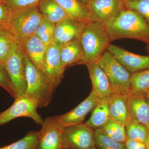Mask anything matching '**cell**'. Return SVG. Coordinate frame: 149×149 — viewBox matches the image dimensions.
<instances>
[{
    "instance_id": "obj_1",
    "label": "cell",
    "mask_w": 149,
    "mask_h": 149,
    "mask_svg": "<svg viewBox=\"0 0 149 149\" xmlns=\"http://www.w3.org/2000/svg\"><path fill=\"white\" fill-rule=\"evenodd\" d=\"M104 25L111 42L129 38L143 42L149 47V23L135 11L125 9Z\"/></svg>"
},
{
    "instance_id": "obj_2",
    "label": "cell",
    "mask_w": 149,
    "mask_h": 149,
    "mask_svg": "<svg viewBox=\"0 0 149 149\" xmlns=\"http://www.w3.org/2000/svg\"><path fill=\"white\" fill-rule=\"evenodd\" d=\"M80 40L84 55L80 64L85 65L97 62L111 42L104 25L98 21L86 23Z\"/></svg>"
},
{
    "instance_id": "obj_3",
    "label": "cell",
    "mask_w": 149,
    "mask_h": 149,
    "mask_svg": "<svg viewBox=\"0 0 149 149\" xmlns=\"http://www.w3.org/2000/svg\"><path fill=\"white\" fill-rule=\"evenodd\" d=\"M24 60L27 81L25 95L35 102L38 108L47 107L52 100L56 88L44 72L24 54Z\"/></svg>"
},
{
    "instance_id": "obj_4",
    "label": "cell",
    "mask_w": 149,
    "mask_h": 149,
    "mask_svg": "<svg viewBox=\"0 0 149 149\" xmlns=\"http://www.w3.org/2000/svg\"><path fill=\"white\" fill-rule=\"evenodd\" d=\"M97 63L106 74L114 93L130 94L132 73L123 66L110 53L106 51Z\"/></svg>"
},
{
    "instance_id": "obj_5",
    "label": "cell",
    "mask_w": 149,
    "mask_h": 149,
    "mask_svg": "<svg viewBox=\"0 0 149 149\" xmlns=\"http://www.w3.org/2000/svg\"><path fill=\"white\" fill-rule=\"evenodd\" d=\"M42 19L38 7L11 12L8 30L19 41L34 34Z\"/></svg>"
},
{
    "instance_id": "obj_6",
    "label": "cell",
    "mask_w": 149,
    "mask_h": 149,
    "mask_svg": "<svg viewBox=\"0 0 149 149\" xmlns=\"http://www.w3.org/2000/svg\"><path fill=\"white\" fill-rule=\"evenodd\" d=\"M24 56L18 41L3 64L16 94L15 98L25 95L27 89Z\"/></svg>"
},
{
    "instance_id": "obj_7",
    "label": "cell",
    "mask_w": 149,
    "mask_h": 149,
    "mask_svg": "<svg viewBox=\"0 0 149 149\" xmlns=\"http://www.w3.org/2000/svg\"><path fill=\"white\" fill-rule=\"evenodd\" d=\"M37 108V104L25 95L17 97L11 106L0 113V125L21 117L31 118L35 123L41 125L44 120L38 113Z\"/></svg>"
},
{
    "instance_id": "obj_8",
    "label": "cell",
    "mask_w": 149,
    "mask_h": 149,
    "mask_svg": "<svg viewBox=\"0 0 149 149\" xmlns=\"http://www.w3.org/2000/svg\"><path fill=\"white\" fill-rule=\"evenodd\" d=\"M95 132L83 123L63 128V148L69 149H90L95 146Z\"/></svg>"
},
{
    "instance_id": "obj_9",
    "label": "cell",
    "mask_w": 149,
    "mask_h": 149,
    "mask_svg": "<svg viewBox=\"0 0 149 149\" xmlns=\"http://www.w3.org/2000/svg\"><path fill=\"white\" fill-rule=\"evenodd\" d=\"M94 21L104 24L111 21L126 9L123 0H87L85 3Z\"/></svg>"
},
{
    "instance_id": "obj_10",
    "label": "cell",
    "mask_w": 149,
    "mask_h": 149,
    "mask_svg": "<svg viewBox=\"0 0 149 149\" xmlns=\"http://www.w3.org/2000/svg\"><path fill=\"white\" fill-rule=\"evenodd\" d=\"M38 132L39 141L36 149H62L63 128L57 121L55 116L44 120Z\"/></svg>"
},
{
    "instance_id": "obj_11",
    "label": "cell",
    "mask_w": 149,
    "mask_h": 149,
    "mask_svg": "<svg viewBox=\"0 0 149 149\" xmlns=\"http://www.w3.org/2000/svg\"><path fill=\"white\" fill-rule=\"evenodd\" d=\"M100 99L93 90L83 102L68 112L55 116L56 120L63 128L82 123L85 116L93 111Z\"/></svg>"
},
{
    "instance_id": "obj_12",
    "label": "cell",
    "mask_w": 149,
    "mask_h": 149,
    "mask_svg": "<svg viewBox=\"0 0 149 149\" xmlns=\"http://www.w3.org/2000/svg\"><path fill=\"white\" fill-rule=\"evenodd\" d=\"M107 51L131 73L149 68V55L137 54L110 44Z\"/></svg>"
},
{
    "instance_id": "obj_13",
    "label": "cell",
    "mask_w": 149,
    "mask_h": 149,
    "mask_svg": "<svg viewBox=\"0 0 149 149\" xmlns=\"http://www.w3.org/2000/svg\"><path fill=\"white\" fill-rule=\"evenodd\" d=\"M60 46L53 42L47 47L44 72L56 88L63 77L65 70L62 66Z\"/></svg>"
},
{
    "instance_id": "obj_14",
    "label": "cell",
    "mask_w": 149,
    "mask_h": 149,
    "mask_svg": "<svg viewBox=\"0 0 149 149\" xmlns=\"http://www.w3.org/2000/svg\"><path fill=\"white\" fill-rule=\"evenodd\" d=\"M87 23L67 18L55 25L53 42L61 47L73 40L80 39Z\"/></svg>"
},
{
    "instance_id": "obj_15",
    "label": "cell",
    "mask_w": 149,
    "mask_h": 149,
    "mask_svg": "<svg viewBox=\"0 0 149 149\" xmlns=\"http://www.w3.org/2000/svg\"><path fill=\"white\" fill-rule=\"evenodd\" d=\"M24 54L35 66L44 72L47 47L35 34L19 40Z\"/></svg>"
},
{
    "instance_id": "obj_16",
    "label": "cell",
    "mask_w": 149,
    "mask_h": 149,
    "mask_svg": "<svg viewBox=\"0 0 149 149\" xmlns=\"http://www.w3.org/2000/svg\"><path fill=\"white\" fill-rule=\"evenodd\" d=\"M89 72L92 87L100 99H107L114 93L106 74L97 63L86 65Z\"/></svg>"
},
{
    "instance_id": "obj_17",
    "label": "cell",
    "mask_w": 149,
    "mask_h": 149,
    "mask_svg": "<svg viewBox=\"0 0 149 149\" xmlns=\"http://www.w3.org/2000/svg\"><path fill=\"white\" fill-rule=\"evenodd\" d=\"M128 107L130 119L149 127V100L145 95L129 94Z\"/></svg>"
},
{
    "instance_id": "obj_18",
    "label": "cell",
    "mask_w": 149,
    "mask_h": 149,
    "mask_svg": "<svg viewBox=\"0 0 149 149\" xmlns=\"http://www.w3.org/2000/svg\"><path fill=\"white\" fill-rule=\"evenodd\" d=\"M128 95L113 93L107 99L110 117L124 125L130 119Z\"/></svg>"
},
{
    "instance_id": "obj_19",
    "label": "cell",
    "mask_w": 149,
    "mask_h": 149,
    "mask_svg": "<svg viewBox=\"0 0 149 149\" xmlns=\"http://www.w3.org/2000/svg\"><path fill=\"white\" fill-rule=\"evenodd\" d=\"M66 13L68 18L85 23L94 21L84 3L79 0H55Z\"/></svg>"
},
{
    "instance_id": "obj_20",
    "label": "cell",
    "mask_w": 149,
    "mask_h": 149,
    "mask_svg": "<svg viewBox=\"0 0 149 149\" xmlns=\"http://www.w3.org/2000/svg\"><path fill=\"white\" fill-rule=\"evenodd\" d=\"M60 55L62 67L65 68L73 64H80L84 55L80 39L73 40L60 47Z\"/></svg>"
},
{
    "instance_id": "obj_21",
    "label": "cell",
    "mask_w": 149,
    "mask_h": 149,
    "mask_svg": "<svg viewBox=\"0 0 149 149\" xmlns=\"http://www.w3.org/2000/svg\"><path fill=\"white\" fill-rule=\"evenodd\" d=\"M38 8L43 18L55 25L69 18L64 10L55 0H41Z\"/></svg>"
},
{
    "instance_id": "obj_22",
    "label": "cell",
    "mask_w": 149,
    "mask_h": 149,
    "mask_svg": "<svg viewBox=\"0 0 149 149\" xmlns=\"http://www.w3.org/2000/svg\"><path fill=\"white\" fill-rule=\"evenodd\" d=\"M107 99H100L93 110L91 117L85 124L92 129H98L105 124L110 118Z\"/></svg>"
},
{
    "instance_id": "obj_23",
    "label": "cell",
    "mask_w": 149,
    "mask_h": 149,
    "mask_svg": "<svg viewBox=\"0 0 149 149\" xmlns=\"http://www.w3.org/2000/svg\"><path fill=\"white\" fill-rule=\"evenodd\" d=\"M130 94L145 95L149 90V68L132 73Z\"/></svg>"
},
{
    "instance_id": "obj_24",
    "label": "cell",
    "mask_w": 149,
    "mask_h": 149,
    "mask_svg": "<svg viewBox=\"0 0 149 149\" xmlns=\"http://www.w3.org/2000/svg\"><path fill=\"white\" fill-rule=\"evenodd\" d=\"M100 129L107 137L116 142L124 143L127 139L125 125L111 118Z\"/></svg>"
},
{
    "instance_id": "obj_25",
    "label": "cell",
    "mask_w": 149,
    "mask_h": 149,
    "mask_svg": "<svg viewBox=\"0 0 149 149\" xmlns=\"http://www.w3.org/2000/svg\"><path fill=\"white\" fill-rule=\"evenodd\" d=\"M127 139L146 143L149 135L148 128L145 125L130 119L125 125Z\"/></svg>"
},
{
    "instance_id": "obj_26",
    "label": "cell",
    "mask_w": 149,
    "mask_h": 149,
    "mask_svg": "<svg viewBox=\"0 0 149 149\" xmlns=\"http://www.w3.org/2000/svg\"><path fill=\"white\" fill-rule=\"evenodd\" d=\"M18 41L8 29H0V63H4Z\"/></svg>"
},
{
    "instance_id": "obj_27",
    "label": "cell",
    "mask_w": 149,
    "mask_h": 149,
    "mask_svg": "<svg viewBox=\"0 0 149 149\" xmlns=\"http://www.w3.org/2000/svg\"><path fill=\"white\" fill-rule=\"evenodd\" d=\"M38 141V132L30 131L22 139L0 149H36Z\"/></svg>"
},
{
    "instance_id": "obj_28",
    "label": "cell",
    "mask_w": 149,
    "mask_h": 149,
    "mask_svg": "<svg viewBox=\"0 0 149 149\" xmlns=\"http://www.w3.org/2000/svg\"><path fill=\"white\" fill-rule=\"evenodd\" d=\"M55 29V24L43 18L40 25L35 30L34 34L47 47L53 42Z\"/></svg>"
},
{
    "instance_id": "obj_29",
    "label": "cell",
    "mask_w": 149,
    "mask_h": 149,
    "mask_svg": "<svg viewBox=\"0 0 149 149\" xmlns=\"http://www.w3.org/2000/svg\"><path fill=\"white\" fill-rule=\"evenodd\" d=\"M95 144L97 149H125V144L116 142L105 135L100 129L95 131Z\"/></svg>"
},
{
    "instance_id": "obj_30",
    "label": "cell",
    "mask_w": 149,
    "mask_h": 149,
    "mask_svg": "<svg viewBox=\"0 0 149 149\" xmlns=\"http://www.w3.org/2000/svg\"><path fill=\"white\" fill-rule=\"evenodd\" d=\"M125 8L135 11L149 23V0H123Z\"/></svg>"
},
{
    "instance_id": "obj_31",
    "label": "cell",
    "mask_w": 149,
    "mask_h": 149,
    "mask_svg": "<svg viewBox=\"0 0 149 149\" xmlns=\"http://www.w3.org/2000/svg\"><path fill=\"white\" fill-rule=\"evenodd\" d=\"M41 0H4L11 12L38 7Z\"/></svg>"
},
{
    "instance_id": "obj_32",
    "label": "cell",
    "mask_w": 149,
    "mask_h": 149,
    "mask_svg": "<svg viewBox=\"0 0 149 149\" xmlns=\"http://www.w3.org/2000/svg\"><path fill=\"white\" fill-rule=\"evenodd\" d=\"M0 86L3 88L6 91L15 99L16 98V94L15 92L9 78L4 67L0 63Z\"/></svg>"
},
{
    "instance_id": "obj_33",
    "label": "cell",
    "mask_w": 149,
    "mask_h": 149,
    "mask_svg": "<svg viewBox=\"0 0 149 149\" xmlns=\"http://www.w3.org/2000/svg\"><path fill=\"white\" fill-rule=\"evenodd\" d=\"M10 15V10L4 0H0V29L8 30V24Z\"/></svg>"
},
{
    "instance_id": "obj_34",
    "label": "cell",
    "mask_w": 149,
    "mask_h": 149,
    "mask_svg": "<svg viewBox=\"0 0 149 149\" xmlns=\"http://www.w3.org/2000/svg\"><path fill=\"white\" fill-rule=\"evenodd\" d=\"M124 144L125 149H146V148L145 143L127 139Z\"/></svg>"
},
{
    "instance_id": "obj_35",
    "label": "cell",
    "mask_w": 149,
    "mask_h": 149,
    "mask_svg": "<svg viewBox=\"0 0 149 149\" xmlns=\"http://www.w3.org/2000/svg\"><path fill=\"white\" fill-rule=\"evenodd\" d=\"M146 149H149V137H148V140H147L146 142Z\"/></svg>"
},
{
    "instance_id": "obj_36",
    "label": "cell",
    "mask_w": 149,
    "mask_h": 149,
    "mask_svg": "<svg viewBox=\"0 0 149 149\" xmlns=\"http://www.w3.org/2000/svg\"><path fill=\"white\" fill-rule=\"evenodd\" d=\"M145 96H146L147 98L149 100V90L147 92V93H146V95H145Z\"/></svg>"
},
{
    "instance_id": "obj_37",
    "label": "cell",
    "mask_w": 149,
    "mask_h": 149,
    "mask_svg": "<svg viewBox=\"0 0 149 149\" xmlns=\"http://www.w3.org/2000/svg\"><path fill=\"white\" fill-rule=\"evenodd\" d=\"M79 1H80L81 2L83 3H84V4H85V3L86 2V1L87 0H79Z\"/></svg>"
},
{
    "instance_id": "obj_38",
    "label": "cell",
    "mask_w": 149,
    "mask_h": 149,
    "mask_svg": "<svg viewBox=\"0 0 149 149\" xmlns=\"http://www.w3.org/2000/svg\"><path fill=\"white\" fill-rule=\"evenodd\" d=\"M90 149H97V148H96L95 146H93V147H92V148H90Z\"/></svg>"
},
{
    "instance_id": "obj_39",
    "label": "cell",
    "mask_w": 149,
    "mask_h": 149,
    "mask_svg": "<svg viewBox=\"0 0 149 149\" xmlns=\"http://www.w3.org/2000/svg\"><path fill=\"white\" fill-rule=\"evenodd\" d=\"M146 50L149 54V47H146Z\"/></svg>"
},
{
    "instance_id": "obj_40",
    "label": "cell",
    "mask_w": 149,
    "mask_h": 149,
    "mask_svg": "<svg viewBox=\"0 0 149 149\" xmlns=\"http://www.w3.org/2000/svg\"><path fill=\"white\" fill-rule=\"evenodd\" d=\"M127 1H137V0H127Z\"/></svg>"
},
{
    "instance_id": "obj_41",
    "label": "cell",
    "mask_w": 149,
    "mask_h": 149,
    "mask_svg": "<svg viewBox=\"0 0 149 149\" xmlns=\"http://www.w3.org/2000/svg\"><path fill=\"white\" fill-rule=\"evenodd\" d=\"M62 149H69L68 148H63Z\"/></svg>"
},
{
    "instance_id": "obj_42",
    "label": "cell",
    "mask_w": 149,
    "mask_h": 149,
    "mask_svg": "<svg viewBox=\"0 0 149 149\" xmlns=\"http://www.w3.org/2000/svg\"><path fill=\"white\" fill-rule=\"evenodd\" d=\"M148 131H149V127L148 129Z\"/></svg>"
},
{
    "instance_id": "obj_43",
    "label": "cell",
    "mask_w": 149,
    "mask_h": 149,
    "mask_svg": "<svg viewBox=\"0 0 149 149\" xmlns=\"http://www.w3.org/2000/svg\"></svg>"
},
{
    "instance_id": "obj_44",
    "label": "cell",
    "mask_w": 149,
    "mask_h": 149,
    "mask_svg": "<svg viewBox=\"0 0 149 149\" xmlns=\"http://www.w3.org/2000/svg\"></svg>"
}]
</instances>
